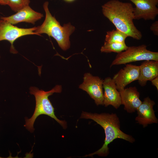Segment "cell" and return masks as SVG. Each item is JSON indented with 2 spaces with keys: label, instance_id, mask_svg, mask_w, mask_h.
<instances>
[{
  "label": "cell",
  "instance_id": "cell-4",
  "mask_svg": "<svg viewBox=\"0 0 158 158\" xmlns=\"http://www.w3.org/2000/svg\"><path fill=\"white\" fill-rule=\"evenodd\" d=\"M61 85H57L51 90L45 91L40 90L35 87H31L30 88V93L33 95L35 97L36 106L35 111L32 117L30 118L25 119V127L30 132H33L34 130V124L35 120L40 115H47L54 119L64 129L67 127L66 122L61 120L55 116L54 108L48 98L50 95L54 93H60L62 91Z\"/></svg>",
  "mask_w": 158,
  "mask_h": 158
},
{
  "label": "cell",
  "instance_id": "cell-22",
  "mask_svg": "<svg viewBox=\"0 0 158 158\" xmlns=\"http://www.w3.org/2000/svg\"><path fill=\"white\" fill-rule=\"evenodd\" d=\"M2 158V157H0V158Z\"/></svg>",
  "mask_w": 158,
  "mask_h": 158
},
{
  "label": "cell",
  "instance_id": "cell-7",
  "mask_svg": "<svg viewBox=\"0 0 158 158\" xmlns=\"http://www.w3.org/2000/svg\"><path fill=\"white\" fill-rule=\"evenodd\" d=\"M83 83L79 88L86 91L97 105H103V80L99 77L87 73L84 74Z\"/></svg>",
  "mask_w": 158,
  "mask_h": 158
},
{
  "label": "cell",
  "instance_id": "cell-12",
  "mask_svg": "<svg viewBox=\"0 0 158 158\" xmlns=\"http://www.w3.org/2000/svg\"><path fill=\"white\" fill-rule=\"evenodd\" d=\"M103 105L107 107L111 105L117 109L121 104L119 92L117 90L114 80L110 77L106 78L103 82Z\"/></svg>",
  "mask_w": 158,
  "mask_h": 158
},
{
  "label": "cell",
  "instance_id": "cell-2",
  "mask_svg": "<svg viewBox=\"0 0 158 158\" xmlns=\"http://www.w3.org/2000/svg\"><path fill=\"white\" fill-rule=\"evenodd\" d=\"M80 118L93 120L103 128L105 135L102 147L96 152L86 155L84 157H92L94 155L103 157L107 156L109 153L108 145L116 139H122L130 143L135 141V139L131 136L121 130L119 119L116 114L104 113L99 114L83 111Z\"/></svg>",
  "mask_w": 158,
  "mask_h": 158
},
{
  "label": "cell",
  "instance_id": "cell-16",
  "mask_svg": "<svg viewBox=\"0 0 158 158\" xmlns=\"http://www.w3.org/2000/svg\"><path fill=\"white\" fill-rule=\"evenodd\" d=\"M127 37L125 33L116 29L107 32L105 41L109 42H125Z\"/></svg>",
  "mask_w": 158,
  "mask_h": 158
},
{
  "label": "cell",
  "instance_id": "cell-21",
  "mask_svg": "<svg viewBox=\"0 0 158 158\" xmlns=\"http://www.w3.org/2000/svg\"><path fill=\"white\" fill-rule=\"evenodd\" d=\"M64 1L68 3H71L73 2L75 0H63Z\"/></svg>",
  "mask_w": 158,
  "mask_h": 158
},
{
  "label": "cell",
  "instance_id": "cell-3",
  "mask_svg": "<svg viewBox=\"0 0 158 158\" xmlns=\"http://www.w3.org/2000/svg\"><path fill=\"white\" fill-rule=\"evenodd\" d=\"M49 2H45L43 7L45 13V20L40 25L36 27L35 32L41 36L44 33L53 37L59 46L63 51L69 49L70 46L69 37L75 28L70 23L61 26L60 23L50 13L48 8Z\"/></svg>",
  "mask_w": 158,
  "mask_h": 158
},
{
  "label": "cell",
  "instance_id": "cell-15",
  "mask_svg": "<svg viewBox=\"0 0 158 158\" xmlns=\"http://www.w3.org/2000/svg\"><path fill=\"white\" fill-rule=\"evenodd\" d=\"M128 47L125 42H109L105 41L100 51L103 53L114 52L118 53L126 50Z\"/></svg>",
  "mask_w": 158,
  "mask_h": 158
},
{
  "label": "cell",
  "instance_id": "cell-11",
  "mask_svg": "<svg viewBox=\"0 0 158 158\" xmlns=\"http://www.w3.org/2000/svg\"><path fill=\"white\" fill-rule=\"evenodd\" d=\"M43 16L42 13L35 11L29 5L21 9L14 14L8 17H1L0 18L13 25L22 22L34 24Z\"/></svg>",
  "mask_w": 158,
  "mask_h": 158
},
{
  "label": "cell",
  "instance_id": "cell-5",
  "mask_svg": "<svg viewBox=\"0 0 158 158\" xmlns=\"http://www.w3.org/2000/svg\"><path fill=\"white\" fill-rule=\"evenodd\" d=\"M142 60L158 61V52L147 49L145 44L128 47L126 50L117 53L111 66Z\"/></svg>",
  "mask_w": 158,
  "mask_h": 158
},
{
  "label": "cell",
  "instance_id": "cell-8",
  "mask_svg": "<svg viewBox=\"0 0 158 158\" xmlns=\"http://www.w3.org/2000/svg\"><path fill=\"white\" fill-rule=\"evenodd\" d=\"M135 6L134 8V19L145 20L155 19L158 14L157 7L158 0H129Z\"/></svg>",
  "mask_w": 158,
  "mask_h": 158
},
{
  "label": "cell",
  "instance_id": "cell-20",
  "mask_svg": "<svg viewBox=\"0 0 158 158\" xmlns=\"http://www.w3.org/2000/svg\"><path fill=\"white\" fill-rule=\"evenodd\" d=\"M0 4L2 5H6V0H0Z\"/></svg>",
  "mask_w": 158,
  "mask_h": 158
},
{
  "label": "cell",
  "instance_id": "cell-14",
  "mask_svg": "<svg viewBox=\"0 0 158 158\" xmlns=\"http://www.w3.org/2000/svg\"><path fill=\"white\" fill-rule=\"evenodd\" d=\"M158 76V61L146 60L140 66L138 82L142 86H145L148 81H151Z\"/></svg>",
  "mask_w": 158,
  "mask_h": 158
},
{
  "label": "cell",
  "instance_id": "cell-13",
  "mask_svg": "<svg viewBox=\"0 0 158 158\" xmlns=\"http://www.w3.org/2000/svg\"><path fill=\"white\" fill-rule=\"evenodd\" d=\"M121 104L124 105V109L129 113L137 111L142 102L139 99L140 93L135 87L124 88L119 91Z\"/></svg>",
  "mask_w": 158,
  "mask_h": 158
},
{
  "label": "cell",
  "instance_id": "cell-18",
  "mask_svg": "<svg viewBox=\"0 0 158 158\" xmlns=\"http://www.w3.org/2000/svg\"><path fill=\"white\" fill-rule=\"evenodd\" d=\"M150 30L153 32L154 34L158 35V21H156L153 23L150 27Z\"/></svg>",
  "mask_w": 158,
  "mask_h": 158
},
{
  "label": "cell",
  "instance_id": "cell-17",
  "mask_svg": "<svg viewBox=\"0 0 158 158\" xmlns=\"http://www.w3.org/2000/svg\"><path fill=\"white\" fill-rule=\"evenodd\" d=\"M30 2V0H6V5L15 12H17L24 7L29 5Z\"/></svg>",
  "mask_w": 158,
  "mask_h": 158
},
{
  "label": "cell",
  "instance_id": "cell-19",
  "mask_svg": "<svg viewBox=\"0 0 158 158\" xmlns=\"http://www.w3.org/2000/svg\"><path fill=\"white\" fill-rule=\"evenodd\" d=\"M152 84L155 86L158 90V76H157L151 81Z\"/></svg>",
  "mask_w": 158,
  "mask_h": 158
},
{
  "label": "cell",
  "instance_id": "cell-10",
  "mask_svg": "<svg viewBox=\"0 0 158 158\" xmlns=\"http://www.w3.org/2000/svg\"><path fill=\"white\" fill-rule=\"evenodd\" d=\"M155 104L154 102L147 97L144 98L137 110L138 115L135 120L144 127L149 124L158 123V120L153 109Z\"/></svg>",
  "mask_w": 158,
  "mask_h": 158
},
{
  "label": "cell",
  "instance_id": "cell-1",
  "mask_svg": "<svg viewBox=\"0 0 158 158\" xmlns=\"http://www.w3.org/2000/svg\"><path fill=\"white\" fill-rule=\"evenodd\" d=\"M102 13L115 26L116 29L128 37L137 40L141 39L142 35L135 25L134 7L129 2L118 0H110L102 6Z\"/></svg>",
  "mask_w": 158,
  "mask_h": 158
},
{
  "label": "cell",
  "instance_id": "cell-9",
  "mask_svg": "<svg viewBox=\"0 0 158 158\" xmlns=\"http://www.w3.org/2000/svg\"><path fill=\"white\" fill-rule=\"evenodd\" d=\"M139 74L140 66L128 64L114 75L112 79L119 91L131 83L138 80Z\"/></svg>",
  "mask_w": 158,
  "mask_h": 158
},
{
  "label": "cell",
  "instance_id": "cell-6",
  "mask_svg": "<svg viewBox=\"0 0 158 158\" xmlns=\"http://www.w3.org/2000/svg\"><path fill=\"white\" fill-rule=\"evenodd\" d=\"M36 28V27L27 28H19L0 18V41L6 40L9 42L11 44L10 52L17 54L18 51L13 46L14 42L25 35H36L35 32Z\"/></svg>",
  "mask_w": 158,
  "mask_h": 158
},
{
  "label": "cell",
  "instance_id": "cell-23",
  "mask_svg": "<svg viewBox=\"0 0 158 158\" xmlns=\"http://www.w3.org/2000/svg\"></svg>",
  "mask_w": 158,
  "mask_h": 158
}]
</instances>
